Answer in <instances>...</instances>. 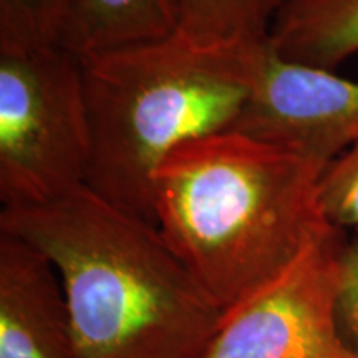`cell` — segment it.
<instances>
[{
    "instance_id": "obj_11",
    "label": "cell",
    "mask_w": 358,
    "mask_h": 358,
    "mask_svg": "<svg viewBox=\"0 0 358 358\" xmlns=\"http://www.w3.org/2000/svg\"><path fill=\"white\" fill-rule=\"evenodd\" d=\"M71 0H0V52L62 47Z\"/></svg>"
},
{
    "instance_id": "obj_10",
    "label": "cell",
    "mask_w": 358,
    "mask_h": 358,
    "mask_svg": "<svg viewBox=\"0 0 358 358\" xmlns=\"http://www.w3.org/2000/svg\"><path fill=\"white\" fill-rule=\"evenodd\" d=\"M285 0H169L176 30L201 43H266Z\"/></svg>"
},
{
    "instance_id": "obj_7",
    "label": "cell",
    "mask_w": 358,
    "mask_h": 358,
    "mask_svg": "<svg viewBox=\"0 0 358 358\" xmlns=\"http://www.w3.org/2000/svg\"><path fill=\"white\" fill-rule=\"evenodd\" d=\"M0 358H77L55 267L6 232H0Z\"/></svg>"
},
{
    "instance_id": "obj_5",
    "label": "cell",
    "mask_w": 358,
    "mask_h": 358,
    "mask_svg": "<svg viewBox=\"0 0 358 358\" xmlns=\"http://www.w3.org/2000/svg\"><path fill=\"white\" fill-rule=\"evenodd\" d=\"M348 237L330 226L279 275L224 310L201 358H358L335 320Z\"/></svg>"
},
{
    "instance_id": "obj_4",
    "label": "cell",
    "mask_w": 358,
    "mask_h": 358,
    "mask_svg": "<svg viewBox=\"0 0 358 358\" xmlns=\"http://www.w3.org/2000/svg\"><path fill=\"white\" fill-rule=\"evenodd\" d=\"M90 146L80 58L64 47L0 52L2 208L47 204L85 186Z\"/></svg>"
},
{
    "instance_id": "obj_3",
    "label": "cell",
    "mask_w": 358,
    "mask_h": 358,
    "mask_svg": "<svg viewBox=\"0 0 358 358\" xmlns=\"http://www.w3.org/2000/svg\"><path fill=\"white\" fill-rule=\"evenodd\" d=\"M267 50V42L201 43L176 30L78 57L92 141L85 186L155 222L158 168L186 143L236 128Z\"/></svg>"
},
{
    "instance_id": "obj_8",
    "label": "cell",
    "mask_w": 358,
    "mask_h": 358,
    "mask_svg": "<svg viewBox=\"0 0 358 358\" xmlns=\"http://www.w3.org/2000/svg\"><path fill=\"white\" fill-rule=\"evenodd\" d=\"M267 45L287 64L334 71L358 53V0H285Z\"/></svg>"
},
{
    "instance_id": "obj_9",
    "label": "cell",
    "mask_w": 358,
    "mask_h": 358,
    "mask_svg": "<svg viewBox=\"0 0 358 358\" xmlns=\"http://www.w3.org/2000/svg\"><path fill=\"white\" fill-rule=\"evenodd\" d=\"M173 32L169 0H71L62 47L85 57Z\"/></svg>"
},
{
    "instance_id": "obj_12",
    "label": "cell",
    "mask_w": 358,
    "mask_h": 358,
    "mask_svg": "<svg viewBox=\"0 0 358 358\" xmlns=\"http://www.w3.org/2000/svg\"><path fill=\"white\" fill-rule=\"evenodd\" d=\"M325 221L338 229H358V140L329 163L319 181Z\"/></svg>"
},
{
    "instance_id": "obj_1",
    "label": "cell",
    "mask_w": 358,
    "mask_h": 358,
    "mask_svg": "<svg viewBox=\"0 0 358 358\" xmlns=\"http://www.w3.org/2000/svg\"><path fill=\"white\" fill-rule=\"evenodd\" d=\"M0 232L42 252L60 277L77 358H201L224 310L155 222L88 186L2 208Z\"/></svg>"
},
{
    "instance_id": "obj_6",
    "label": "cell",
    "mask_w": 358,
    "mask_h": 358,
    "mask_svg": "<svg viewBox=\"0 0 358 358\" xmlns=\"http://www.w3.org/2000/svg\"><path fill=\"white\" fill-rule=\"evenodd\" d=\"M234 129L330 163L358 140V82L287 64L268 48L261 82Z\"/></svg>"
},
{
    "instance_id": "obj_2",
    "label": "cell",
    "mask_w": 358,
    "mask_h": 358,
    "mask_svg": "<svg viewBox=\"0 0 358 358\" xmlns=\"http://www.w3.org/2000/svg\"><path fill=\"white\" fill-rule=\"evenodd\" d=\"M327 166L241 129L209 134L158 168L155 222L204 292L227 310L332 226L319 204Z\"/></svg>"
},
{
    "instance_id": "obj_13",
    "label": "cell",
    "mask_w": 358,
    "mask_h": 358,
    "mask_svg": "<svg viewBox=\"0 0 358 358\" xmlns=\"http://www.w3.org/2000/svg\"><path fill=\"white\" fill-rule=\"evenodd\" d=\"M335 320L340 337L358 353V232L353 239H348L343 250L335 297Z\"/></svg>"
}]
</instances>
